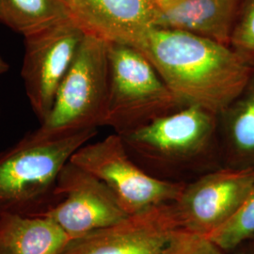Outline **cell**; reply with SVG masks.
Masks as SVG:
<instances>
[{"instance_id": "cell-1", "label": "cell", "mask_w": 254, "mask_h": 254, "mask_svg": "<svg viewBox=\"0 0 254 254\" xmlns=\"http://www.w3.org/2000/svg\"><path fill=\"white\" fill-rule=\"evenodd\" d=\"M136 50L186 105L221 113L254 71L231 47L176 29L156 27Z\"/></svg>"}, {"instance_id": "cell-2", "label": "cell", "mask_w": 254, "mask_h": 254, "mask_svg": "<svg viewBox=\"0 0 254 254\" xmlns=\"http://www.w3.org/2000/svg\"><path fill=\"white\" fill-rule=\"evenodd\" d=\"M118 135L134 161L160 180L189 183L223 167L218 115L197 106Z\"/></svg>"}, {"instance_id": "cell-3", "label": "cell", "mask_w": 254, "mask_h": 254, "mask_svg": "<svg viewBox=\"0 0 254 254\" xmlns=\"http://www.w3.org/2000/svg\"><path fill=\"white\" fill-rule=\"evenodd\" d=\"M98 128L42 136L32 132L0 154V215H34L54 200L59 175Z\"/></svg>"}, {"instance_id": "cell-4", "label": "cell", "mask_w": 254, "mask_h": 254, "mask_svg": "<svg viewBox=\"0 0 254 254\" xmlns=\"http://www.w3.org/2000/svg\"><path fill=\"white\" fill-rule=\"evenodd\" d=\"M109 87L103 127L123 134L188 107L136 48L109 43Z\"/></svg>"}, {"instance_id": "cell-5", "label": "cell", "mask_w": 254, "mask_h": 254, "mask_svg": "<svg viewBox=\"0 0 254 254\" xmlns=\"http://www.w3.org/2000/svg\"><path fill=\"white\" fill-rule=\"evenodd\" d=\"M109 87V43L86 32L48 117L34 132L49 136L103 127Z\"/></svg>"}, {"instance_id": "cell-6", "label": "cell", "mask_w": 254, "mask_h": 254, "mask_svg": "<svg viewBox=\"0 0 254 254\" xmlns=\"http://www.w3.org/2000/svg\"><path fill=\"white\" fill-rule=\"evenodd\" d=\"M70 161L104 182L129 216L174 202L187 184L160 180L146 173L129 155L117 133L86 143Z\"/></svg>"}, {"instance_id": "cell-7", "label": "cell", "mask_w": 254, "mask_h": 254, "mask_svg": "<svg viewBox=\"0 0 254 254\" xmlns=\"http://www.w3.org/2000/svg\"><path fill=\"white\" fill-rule=\"evenodd\" d=\"M197 237L183 226L171 202L73 239L61 254H176Z\"/></svg>"}, {"instance_id": "cell-8", "label": "cell", "mask_w": 254, "mask_h": 254, "mask_svg": "<svg viewBox=\"0 0 254 254\" xmlns=\"http://www.w3.org/2000/svg\"><path fill=\"white\" fill-rule=\"evenodd\" d=\"M86 31L73 17L24 37L21 75L29 104L42 124L70 69Z\"/></svg>"}, {"instance_id": "cell-9", "label": "cell", "mask_w": 254, "mask_h": 254, "mask_svg": "<svg viewBox=\"0 0 254 254\" xmlns=\"http://www.w3.org/2000/svg\"><path fill=\"white\" fill-rule=\"evenodd\" d=\"M54 199L61 200L36 215L53 220L72 240L129 216L104 182L71 161L59 175Z\"/></svg>"}, {"instance_id": "cell-10", "label": "cell", "mask_w": 254, "mask_h": 254, "mask_svg": "<svg viewBox=\"0 0 254 254\" xmlns=\"http://www.w3.org/2000/svg\"><path fill=\"white\" fill-rule=\"evenodd\" d=\"M254 185V170L222 167L185 185L173 202L183 226L207 237L241 207Z\"/></svg>"}, {"instance_id": "cell-11", "label": "cell", "mask_w": 254, "mask_h": 254, "mask_svg": "<svg viewBox=\"0 0 254 254\" xmlns=\"http://www.w3.org/2000/svg\"><path fill=\"white\" fill-rule=\"evenodd\" d=\"M69 7L87 33L136 49L158 27L156 0H71Z\"/></svg>"}, {"instance_id": "cell-12", "label": "cell", "mask_w": 254, "mask_h": 254, "mask_svg": "<svg viewBox=\"0 0 254 254\" xmlns=\"http://www.w3.org/2000/svg\"><path fill=\"white\" fill-rule=\"evenodd\" d=\"M158 27L230 46L239 0H156Z\"/></svg>"}, {"instance_id": "cell-13", "label": "cell", "mask_w": 254, "mask_h": 254, "mask_svg": "<svg viewBox=\"0 0 254 254\" xmlns=\"http://www.w3.org/2000/svg\"><path fill=\"white\" fill-rule=\"evenodd\" d=\"M222 166L254 170V68L240 94L218 114Z\"/></svg>"}, {"instance_id": "cell-14", "label": "cell", "mask_w": 254, "mask_h": 254, "mask_svg": "<svg viewBox=\"0 0 254 254\" xmlns=\"http://www.w3.org/2000/svg\"><path fill=\"white\" fill-rule=\"evenodd\" d=\"M71 237L42 215H0V254H61Z\"/></svg>"}, {"instance_id": "cell-15", "label": "cell", "mask_w": 254, "mask_h": 254, "mask_svg": "<svg viewBox=\"0 0 254 254\" xmlns=\"http://www.w3.org/2000/svg\"><path fill=\"white\" fill-rule=\"evenodd\" d=\"M71 17L64 0H0V23L23 37Z\"/></svg>"}, {"instance_id": "cell-16", "label": "cell", "mask_w": 254, "mask_h": 254, "mask_svg": "<svg viewBox=\"0 0 254 254\" xmlns=\"http://www.w3.org/2000/svg\"><path fill=\"white\" fill-rule=\"evenodd\" d=\"M254 236V185L241 207L218 230L207 237L226 254L235 251Z\"/></svg>"}, {"instance_id": "cell-17", "label": "cell", "mask_w": 254, "mask_h": 254, "mask_svg": "<svg viewBox=\"0 0 254 254\" xmlns=\"http://www.w3.org/2000/svg\"><path fill=\"white\" fill-rule=\"evenodd\" d=\"M230 46L254 67V0H239Z\"/></svg>"}, {"instance_id": "cell-18", "label": "cell", "mask_w": 254, "mask_h": 254, "mask_svg": "<svg viewBox=\"0 0 254 254\" xmlns=\"http://www.w3.org/2000/svg\"><path fill=\"white\" fill-rule=\"evenodd\" d=\"M176 254H227L205 237H197L192 243Z\"/></svg>"}, {"instance_id": "cell-19", "label": "cell", "mask_w": 254, "mask_h": 254, "mask_svg": "<svg viewBox=\"0 0 254 254\" xmlns=\"http://www.w3.org/2000/svg\"><path fill=\"white\" fill-rule=\"evenodd\" d=\"M9 64H7L1 57H0V74L8 72Z\"/></svg>"}, {"instance_id": "cell-20", "label": "cell", "mask_w": 254, "mask_h": 254, "mask_svg": "<svg viewBox=\"0 0 254 254\" xmlns=\"http://www.w3.org/2000/svg\"><path fill=\"white\" fill-rule=\"evenodd\" d=\"M246 254L244 252H237V253H236V254Z\"/></svg>"}, {"instance_id": "cell-21", "label": "cell", "mask_w": 254, "mask_h": 254, "mask_svg": "<svg viewBox=\"0 0 254 254\" xmlns=\"http://www.w3.org/2000/svg\"><path fill=\"white\" fill-rule=\"evenodd\" d=\"M64 1H65L68 5H69V4H70V2H71V0H64Z\"/></svg>"}, {"instance_id": "cell-22", "label": "cell", "mask_w": 254, "mask_h": 254, "mask_svg": "<svg viewBox=\"0 0 254 254\" xmlns=\"http://www.w3.org/2000/svg\"></svg>"}]
</instances>
